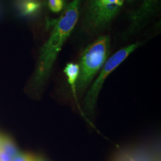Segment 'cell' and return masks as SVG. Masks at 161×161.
I'll return each mask as SVG.
<instances>
[{"instance_id":"9c48e42d","label":"cell","mask_w":161,"mask_h":161,"mask_svg":"<svg viewBox=\"0 0 161 161\" xmlns=\"http://www.w3.org/2000/svg\"><path fill=\"white\" fill-rule=\"evenodd\" d=\"M13 157L0 147V161H13Z\"/></svg>"},{"instance_id":"5bb4252c","label":"cell","mask_w":161,"mask_h":161,"mask_svg":"<svg viewBox=\"0 0 161 161\" xmlns=\"http://www.w3.org/2000/svg\"><path fill=\"white\" fill-rule=\"evenodd\" d=\"M34 161H35V160H34Z\"/></svg>"},{"instance_id":"7c38bea8","label":"cell","mask_w":161,"mask_h":161,"mask_svg":"<svg viewBox=\"0 0 161 161\" xmlns=\"http://www.w3.org/2000/svg\"><path fill=\"white\" fill-rule=\"evenodd\" d=\"M63 1H64V2L66 4H68V0H63Z\"/></svg>"},{"instance_id":"30bf717a","label":"cell","mask_w":161,"mask_h":161,"mask_svg":"<svg viewBox=\"0 0 161 161\" xmlns=\"http://www.w3.org/2000/svg\"><path fill=\"white\" fill-rule=\"evenodd\" d=\"M153 161H161L160 153H159V151H158V150H157V151H156V152H155Z\"/></svg>"},{"instance_id":"8fae6325","label":"cell","mask_w":161,"mask_h":161,"mask_svg":"<svg viewBox=\"0 0 161 161\" xmlns=\"http://www.w3.org/2000/svg\"><path fill=\"white\" fill-rule=\"evenodd\" d=\"M137 0H125V1H126L129 4H132L134 3L135 2H136Z\"/></svg>"},{"instance_id":"52a82bcc","label":"cell","mask_w":161,"mask_h":161,"mask_svg":"<svg viewBox=\"0 0 161 161\" xmlns=\"http://www.w3.org/2000/svg\"><path fill=\"white\" fill-rule=\"evenodd\" d=\"M64 73L67 78L75 102L78 105H79L78 99V97L76 92V83L80 74V67L78 64L68 63L64 69Z\"/></svg>"},{"instance_id":"4fadbf2b","label":"cell","mask_w":161,"mask_h":161,"mask_svg":"<svg viewBox=\"0 0 161 161\" xmlns=\"http://www.w3.org/2000/svg\"><path fill=\"white\" fill-rule=\"evenodd\" d=\"M43 161V160H36V161Z\"/></svg>"},{"instance_id":"5b68a950","label":"cell","mask_w":161,"mask_h":161,"mask_svg":"<svg viewBox=\"0 0 161 161\" xmlns=\"http://www.w3.org/2000/svg\"><path fill=\"white\" fill-rule=\"evenodd\" d=\"M160 3L161 0H142L138 8L130 13L129 24L122 38L127 40L144 29L159 11Z\"/></svg>"},{"instance_id":"277c9868","label":"cell","mask_w":161,"mask_h":161,"mask_svg":"<svg viewBox=\"0 0 161 161\" xmlns=\"http://www.w3.org/2000/svg\"><path fill=\"white\" fill-rule=\"evenodd\" d=\"M140 46V42L129 44L108 58L84 98L83 108L85 111L90 114L92 113L96 107L98 95L108 76Z\"/></svg>"},{"instance_id":"6da1fadb","label":"cell","mask_w":161,"mask_h":161,"mask_svg":"<svg viewBox=\"0 0 161 161\" xmlns=\"http://www.w3.org/2000/svg\"><path fill=\"white\" fill-rule=\"evenodd\" d=\"M81 4L82 0H72L62 11L48 40L41 49L35 72V83L40 85L48 78L59 53L79 20Z\"/></svg>"},{"instance_id":"ba28073f","label":"cell","mask_w":161,"mask_h":161,"mask_svg":"<svg viewBox=\"0 0 161 161\" xmlns=\"http://www.w3.org/2000/svg\"><path fill=\"white\" fill-rule=\"evenodd\" d=\"M34 159L29 155L20 153H19L13 159V161H34Z\"/></svg>"},{"instance_id":"7a4b0ae2","label":"cell","mask_w":161,"mask_h":161,"mask_svg":"<svg viewBox=\"0 0 161 161\" xmlns=\"http://www.w3.org/2000/svg\"><path fill=\"white\" fill-rule=\"evenodd\" d=\"M125 0H86L79 20L83 33L99 36L120 13Z\"/></svg>"},{"instance_id":"8992f818","label":"cell","mask_w":161,"mask_h":161,"mask_svg":"<svg viewBox=\"0 0 161 161\" xmlns=\"http://www.w3.org/2000/svg\"><path fill=\"white\" fill-rule=\"evenodd\" d=\"M155 152L142 147H130L118 152L113 161H153Z\"/></svg>"},{"instance_id":"3957f363","label":"cell","mask_w":161,"mask_h":161,"mask_svg":"<svg viewBox=\"0 0 161 161\" xmlns=\"http://www.w3.org/2000/svg\"><path fill=\"white\" fill-rule=\"evenodd\" d=\"M111 41L109 35H100L84 50L80 58V74L76 92L81 96L86 92L95 76L109 58Z\"/></svg>"}]
</instances>
